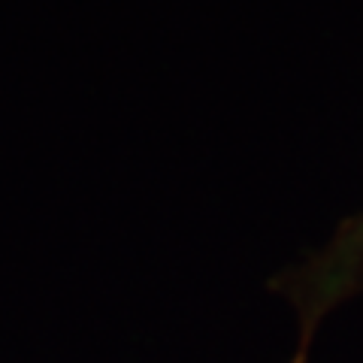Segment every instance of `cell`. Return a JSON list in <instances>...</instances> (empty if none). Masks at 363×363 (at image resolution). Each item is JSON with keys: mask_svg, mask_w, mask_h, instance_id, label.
I'll return each mask as SVG.
<instances>
[{"mask_svg": "<svg viewBox=\"0 0 363 363\" xmlns=\"http://www.w3.org/2000/svg\"><path fill=\"white\" fill-rule=\"evenodd\" d=\"M269 288L285 294L300 315V345L291 363H306L321 318L348 297L363 294V212L339 224L318 255L279 272Z\"/></svg>", "mask_w": 363, "mask_h": 363, "instance_id": "6da1fadb", "label": "cell"}]
</instances>
